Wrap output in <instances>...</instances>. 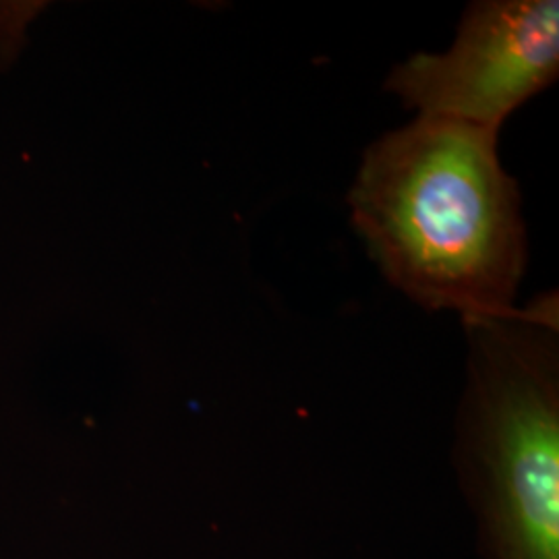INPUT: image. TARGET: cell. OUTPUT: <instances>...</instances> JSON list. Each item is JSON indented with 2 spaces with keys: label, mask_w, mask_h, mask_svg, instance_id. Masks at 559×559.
Here are the masks:
<instances>
[{
  "label": "cell",
  "mask_w": 559,
  "mask_h": 559,
  "mask_svg": "<svg viewBox=\"0 0 559 559\" xmlns=\"http://www.w3.org/2000/svg\"><path fill=\"white\" fill-rule=\"evenodd\" d=\"M348 203L383 276L420 307L464 323L519 309L526 230L498 133L419 117L367 150Z\"/></svg>",
  "instance_id": "6da1fadb"
},
{
  "label": "cell",
  "mask_w": 559,
  "mask_h": 559,
  "mask_svg": "<svg viewBox=\"0 0 559 559\" xmlns=\"http://www.w3.org/2000/svg\"><path fill=\"white\" fill-rule=\"evenodd\" d=\"M464 445L501 559H559L558 302L466 321Z\"/></svg>",
  "instance_id": "7a4b0ae2"
},
{
  "label": "cell",
  "mask_w": 559,
  "mask_h": 559,
  "mask_svg": "<svg viewBox=\"0 0 559 559\" xmlns=\"http://www.w3.org/2000/svg\"><path fill=\"white\" fill-rule=\"evenodd\" d=\"M559 73L556 0H480L460 21L448 52L399 64L385 90L419 117L456 120L498 133Z\"/></svg>",
  "instance_id": "3957f363"
}]
</instances>
